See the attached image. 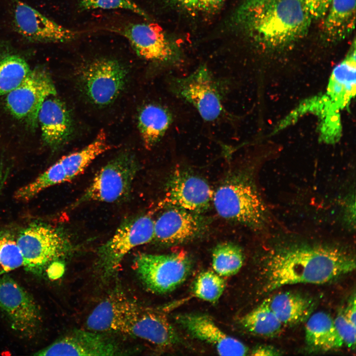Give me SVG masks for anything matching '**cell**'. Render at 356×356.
Listing matches in <instances>:
<instances>
[{
	"label": "cell",
	"instance_id": "obj_28",
	"mask_svg": "<svg viewBox=\"0 0 356 356\" xmlns=\"http://www.w3.org/2000/svg\"><path fill=\"white\" fill-rule=\"evenodd\" d=\"M244 262V255L239 246L231 242H223L214 249L212 256L213 268L222 277L237 273Z\"/></svg>",
	"mask_w": 356,
	"mask_h": 356
},
{
	"label": "cell",
	"instance_id": "obj_3",
	"mask_svg": "<svg viewBox=\"0 0 356 356\" xmlns=\"http://www.w3.org/2000/svg\"><path fill=\"white\" fill-rule=\"evenodd\" d=\"M213 202L222 218L261 228L267 221V206L253 182L242 174L231 176L214 192Z\"/></svg>",
	"mask_w": 356,
	"mask_h": 356
},
{
	"label": "cell",
	"instance_id": "obj_10",
	"mask_svg": "<svg viewBox=\"0 0 356 356\" xmlns=\"http://www.w3.org/2000/svg\"><path fill=\"white\" fill-rule=\"evenodd\" d=\"M117 31L128 41L137 55L145 60L170 67L182 60L178 45L157 24L131 23Z\"/></svg>",
	"mask_w": 356,
	"mask_h": 356
},
{
	"label": "cell",
	"instance_id": "obj_15",
	"mask_svg": "<svg viewBox=\"0 0 356 356\" xmlns=\"http://www.w3.org/2000/svg\"><path fill=\"white\" fill-rule=\"evenodd\" d=\"M214 193L205 180L178 169L168 181L164 203L170 207L200 214L208 209Z\"/></svg>",
	"mask_w": 356,
	"mask_h": 356
},
{
	"label": "cell",
	"instance_id": "obj_4",
	"mask_svg": "<svg viewBox=\"0 0 356 356\" xmlns=\"http://www.w3.org/2000/svg\"><path fill=\"white\" fill-rule=\"evenodd\" d=\"M16 242L24 258L23 266L40 274L52 263L68 256L73 246L68 234L60 227L33 223L19 234Z\"/></svg>",
	"mask_w": 356,
	"mask_h": 356
},
{
	"label": "cell",
	"instance_id": "obj_17",
	"mask_svg": "<svg viewBox=\"0 0 356 356\" xmlns=\"http://www.w3.org/2000/svg\"><path fill=\"white\" fill-rule=\"evenodd\" d=\"M175 319L191 336L210 345L221 356H244L248 352L244 344L226 334L206 314H179Z\"/></svg>",
	"mask_w": 356,
	"mask_h": 356
},
{
	"label": "cell",
	"instance_id": "obj_5",
	"mask_svg": "<svg viewBox=\"0 0 356 356\" xmlns=\"http://www.w3.org/2000/svg\"><path fill=\"white\" fill-rule=\"evenodd\" d=\"M169 86L175 96L190 104L204 121L214 122L225 114L222 84L206 65L185 76L170 78Z\"/></svg>",
	"mask_w": 356,
	"mask_h": 356
},
{
	"label": "cell",
	"instance_id": "obj_30",
	"mask_svg": "<svg viewBox=\"0 0 356 356\" xmlns=\"http://www.w3.org/2000/svg\"><path fill=\"white\" fill-rule=\"evenodd\" d=\"M23 265V256L16 240L9 235L0 236V276Z\"/></svg>",
	"mask_w": 356,
	"mask_h": 356
},
{
	"label": "cell",
	"instance_id": "obj_20",
	"mask_svg": "<svg viewBox=\"0 0 356 356\" xmlns=\"http://www.w3.org/2000/svg\"><path fill=\"white\" fill-rule=\"evenodd\" d=\"M128 335L163 347L172 346L179 341L177 332L164 315L141 307Z\"/></svg>",
	"mask_w": 356,
	"mask_h": 356
},
{
	"label": "cell",
	"instance_id": "obj_21",
	"mask_svg": "<svg viewBox=\"0 0 356 356\" xmlns=\"http://www.w3.org/2000/svg\"><path fill=\"white\" fill-rule=\"evenodd\" d=\"M266 301L283 326H293L307 320L314 306L308 297L291 291L280 292Z\"/></svg>",
	"mask_w": 356,
	"mask_h": 356
},
{
	"label": "cell",
	"instance_id": "obj_24",
	"mask_svg": "<svg viewBox=\"0 0 356 356\" xmlns=\"http://www.w3.org/2000/svg\"><path fill=\"white\" fill-rule=\"evenodd\" d=\"M173 121L171 111L161 105L150 103L141 108L138 118V129L146 149H150L157 144Z\"/></svg>",
	"mask_w": 356,
	"mask_h": 356
},
{
	"label": "cell",
	"instance_id": "obj_1",
	"mask_svg": "<svg viewBox=\"0 0 356 356\" xmlns=\"http://www.w3.org/2000/svg\"><path fill=\"white\" fill-rule=\"evenodd\" d=\"M356 268L355 258L339 248L295 244L268 253L263 268L264 290L268 293L288 285L320 284L347 274Z\"/></svg>",
	"mask_w": 356,
	"mask_h": 356
},
{
	"label": "cell",
	"instance_id": "obj_25",
	"mask_svg": "<svg viewBox=\"0 0 356 356\" xmlns=\"http://www.w3.org/2000/svg\"><path fill=\"white\" fill-rule=\"evenodd\" d=\"M31 71L26 59L10 43L0 40V96L16 88Z\"/></svg>",
	"mask_w": 356,
	"mask_h": 356
},
{
	"label": "cell",
	"instance_id": "obj_19",
	"mask_svg": "<svg viewBox=\"0 0 356 356\" xmlns=\"http://www.w3.org/2000/svg\"><path fill=\"white\" fill-rule=\"evenodd\" d=\"M44 143L53 150L63 146L73 132L71 115L65 104L56 95L43 102L38 116Z\"/></svg>",
	"mask_w": 356,
	"mask_h": 356
},
{
	"label": "cell",
	"instance_id": "obj_8",
	"mask_svg": "<svg viewBox=\"0 0 356 356\" xmlns=\"http://www.w3.org/2000/svg\"><path fill=\"white\" fill-rule=\"evenodd\" d=\"M139 279L150 291L164 294L181 285L192 268L189 257L182 252L169 254H140L134 261Z\"/></svg>",
	"mask_w": 356,
	"mask_h": 356
},
{
	"label": "cell",
	"instance_id": "obj_12",
	"mask_svg": "<svg viewBox=\"0 0 356 356\" xmlns=\"http://www.w3.org/2000/svg\"><path fill=\"white\" fill-rule=\"evenodd\" d=\"M0 309L20 335L32 338L38 331L42 319L35 301L6 273L0 276Z\"/></svg>",
	"mask_w": 356,
	"mask_h": 356
},
{
	"label": "cell",
	"instance_id": "obj_37",
	"mask_svg": "<svg viewBox=\"0 0 356 356\" xmlns=\"http://www.w3.org/2000/svg\"><path fill=\"white\" fill-rule=\"evenodd\" d=\"M7 170H4L3 167H0V191H1L3 184L7 177Z\"/></svg>",
	"mask_w": 356,
	"mask_h": 356
},
{
	"label": "cell",
	"instance_id": "obj_16",
	"mask_svg": "<svg viewBox=\"0 0 356 356\" xmlns=\"http://www.w3.org/2000/svg\"><path fill=\"white\" fill-rule=\"evenodd\" d=\"M154 221V239L163 244L185 242L201 235L206 222L199 214L171 207Z\"/></svg>",
	"mask_w": 356,
	"mask_h": 356
},
{
	"label": "cell",
	"instance_id": "obj_22",
	"mask_svg": "<svg viewBox=\"0 0 356 356\" xmlns=\"http://www.w3.org/2000/svg\"><path fill=\"white\" fill-rule=\"evenodd\" d=\"M307 320L305 340L310 349L328 352L344 345L335 327L334 319L328 313L318 312L311 314Z\"/></svg>",
	"mask_w": 356,
	"mask_h": 356
},
{
	"label": "cell",
	"instance_id": "obj_2",
	"mask_svg": "<svg viewBox=\"0 0 356 356\" xmlns=\"http://www.w3.org/2000/svg\"><path fill=\"white\" fill-rule=\"evenodd\" d=\"M312 18L299 0H245L233 20L256 44L282 47L303 37Z\"/></svg>",
	"mask_w": 356,
	"mask_h": 356
},
{
	"label": "cell",
	"instance_id": "obj_32",
	"mask_svg": "<svg viewBox=\"0 0 356 356\" xmlns=\"http://www.w3.org/2000/svg\"><path fill=\"white\" fill-rule=\"evenodd\" d=\"M336 329L343 341L344 345L355 350L356 348V325L345 316L343 311L338 313L334 319Z\"/></svg>",
	"mask_w": 356,
	"mask_h": 356
},
{
	"label": "cell",
	"instance_id": "obj_26",
	"mask_svg": "<svg viewBox=\"0 0 356 356\" xmlns=\"http://www.w3.org/2000/svg\"><path fill=\"white\" fill-rule=\"evenodd\" d=\"M240 321L248 332L265 337L278 335L283 326L269 307L266 300L243 316Z\"/></svg>",
	"mask_w": 356,
	"mask_h": 356
},
{
	"label": "cell",
	"instance_id": "obj_18",
	"mask_svg": "<svg viewBox=\"0 0 356 356\" xmlns=\"http://www.w3.org/2000/svg\"><path fill=\"white\" fill-rule=\"evenodd\" d=\"M140 307L127 297L114 294L100 303L89 315L87 325L98 332H115L128 334Z\"/></svg>",
	"mask_w": 356,
	"mask_h": 356
},
{
	"label": "cell",
	"instance_id": "obj_7",
	"mask_svg": "<svg viewBox=\"0 0 356 356\" xmlns=\"http://www.w3.org/2000/svg\"><path fill=\"white\" fill-rule=\"evenodd\" d=\"M154 221L144 214L125 219L114 234L97 251V265L103 277L117 270L125 256L134 248L154 239Z\"/></svg>",
	"mask_w": 356,
	"mask_h": 356
},
{
	"label": "cell",
	"instance_id": "obj_35",
	"mask_svg": "<svg viewBox=\"0 0 356 356\" xmlns=\"http://www.w3.org/2000/svg\"><path fill=\"white\" fill-rule=\"evenodd\" d=\"M272 346L269 345H260L255 348L251 352V355L253 356H276L280 355L281 354Z\"/></svg>",
	"mask_w": 356,
	"mask_h": 356
},
{
	"label": "cell",
	"instance_id": "obj_23",
	"mask_svg": "<svg viewBox=\"0 0 356 356\" xmlns=\"http://www.w3.org/2000/svg\"><path fill=\"white\" fill-rule=\"evenodd\" d=\"M324 17L323 32L325 39L331 42L345 39L355 29L356 0H331Z\"/></svg>",
	"mask_w": 356,
	"mask_h": 356
},
{
	"label": "cell",
	"instance_id": "obj_11",
	"mask_svg": "<svg viewBox=\"0 0 356 356\" xmlns=\"http://www.w3.org/2000/svg\"><path fill=\"white\" fill-rule=\"evenodd\" d=\"M54 95H56V90L49 74L43 67H36L16 88L7 94L5 105L15 118L35 128L44 101Z\"/></svg>",
	"mask_w": 356,
	"mask_h": 356
},
{
	"label": "cell",
	"instance_id": "obj_14",
	"mask_svg": "<svg viewBox=\"0 0 356 356\" xmlns=\"http://www.w3.org/2000/svg\"><path fill=\"white\" fill-rule=\"evenodd\" d=\"M126 352L116 341L100 332L75 330L34 355L112 356L126 355Z\"/></svg>",
	"mask_w": 356,
	"mask_h": 356
},
{
	"label": "cell",
	"instance_id": "obj_36",
	"mask_svg": "<svg viewBox=\"0 0 356 356\" xmlns=\"http://www.w3.org/2000/svg\"><path fill=\"white\" fill-rule=\"evenodd\" d=\"M345 316L354 325H356V295L354 293L349 300L344 311H342Z\"/></svg>",
	"mask_w": 356,
	"mask_h": 356
},
{
	"label": "cell",
	"instance_id": "obj_33",
	"mask_svg": "<svg viewBox=\"0 0 356 356\" xmlns=\"http://www.w3.org/2000/svg\"><path fill=\"white\" fill-rule=\"evenodd\" d=\"M312 19L323 18L331 0H299Z\"/></svg>",
	"mask_w": 356,
	"mask_h": 356
},
{
	"label": "cell",
	"instance_id": "obj_13",
	"mask_svg": "<svg viewBox=\"0 0 356 356\" xmlns=\"http://www.w3.org/2000/svg\"><path fill=\"white\" fill-rule=\"evenodd\" d=\"M13 26L23 38L33 43H64L75 40L76 31L62 26L20 0H10Z\"/></svg>",
	"mask_w": 356,
	"mask_h": 356
},
{
	"label": "cell",
	"instance_id": "obj_27",
	"mask_svg": "<svg viewBox=\"0 0 356 356\" xmlns=\"http://www.w3.org/2000/svg\"><path fill=\"white\" fill-rule=\"evenodd\" d=\"M355 44L348 57L333 70L329 92L338 100L345 101L355 94L356 87Z\"/></svg>",
	"mask_w": 356,
	"mask_h": 356
},
{
	"label": "cell",
	"instance_id": "obj_6",
	"mask_svg": "<svg viewBox=\"0 0 356 356\" xmlns=\"http://www.w3.org/2000/svg\"><path fill=\"white\" fill-rule=\"evenodd\" d=\"M138 170L134 155L129 152L119 154L97 172L73 206L88 202L115 203L126 200Z\"/></svg>",
	"mask_w": 356,
	"mask_h": 356
},
{
	"label": "cell",
	"instance_id": "obj_38",
	"mask_svg": "<svg viewBox=\"0 0 356 356\" xmlns=\"http://www.w3.org/2000/svg\"><path fill=\"white\" fill-rule=\"evenodd\" d=\"M169 2L185 8L189 0H167Z\"/></svg>",
	"mask_w": 356,
	"mask_h": 356
},
{
	"label": "cell",
	"instance_id": "obj_9",
	"mask_svg": "<svg viewBox=\"0 0 356 356\" xmlns=\"http://www.w3.org/2000/svg\"><path fill=\"white\" fill-rule=\"evenodd\" d=\"M128 71L119 61L100 58L85 64L80 79L84 90L94 104L105 106L112 102L123 90Z\"/></svg>",
	"mask_w": 356,
	"mask_h": 356
},
{
	"label": "cell",
	"instance_id": "obj_31",
	"mask_svg": "<svg viewBox=\"0 0 356 356\" xmlns=\"http://www.w3.org/2000/svg\"><path fill=\"white\" fill-rule=\"evenodd\" d=\"M81 11L95 9H121L131 11L140 16L149 19V16L133 0H78Z\"/></svg>",
	"mask_w": 356,
	"mask_h": 356
},
{
	"label": "cell",
	"instance_id": "obj_34",
	"mask_svg": "<svg viewBox=\"0 0 356 356\" xmlns=\"http://www.w3.org/2000/svg\"><path fill=\"white\" fill-rule=\"evenodd\" d=\"M225 0H189L185 8L198 11H211L220 6Z\"/></svg>",
	"mask_w": 356,
	"mask_h": 356
},
{
	"label": "cell",
	"instance_id": "obj_29",
	"mask_svg": "<svg viewBox=\"0 0 356 356\" xmlns=\"http://www.w3.org/2000/svg\"><path fill=\"white\" fill-rule=\"evenodd\" d=\"M225 282L222 276L214 271L201 272L194 281L193 292L195 296L211 303L217 302L222 294Z\"/></svg>",
	"mask_w": 356,
	"mask_h": 356
}]
</instances>
